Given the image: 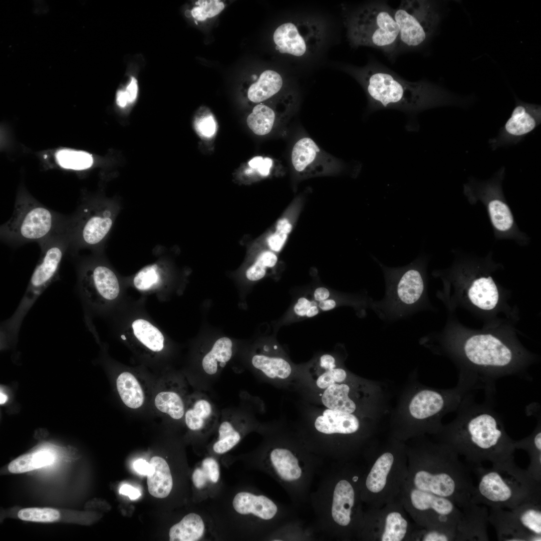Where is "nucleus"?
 <instances>
[{"label": "nucleus", "instance_id": "36", "mask_svg": "<svg viewBox=\"0 0 541 541\" xmlns=\"http://www.w3.org/2000/svg\"><path fill=\"white\" fill-rule=\"evenodd\" d=\"M314 527L306 526L300 519L295 517L284 523L273 531L267 540L308 541L315 538Z\"/></svg>", "mask_w": 541, "mask_h": 541}, {"label": "nucleus", "instance_id": "50", "mask_svg": "<svg viewBox=\"0 0 541 541\" xmlns=\"http://www.w3.org/2000/svg\"><path fill=\"white\" fill-rule=\"evenodd\" d=\"M248 165L261 175L267 176L269 174L270 169L272 167L273 160L268 157L256 156L249 161Z\"/></svg>", "mask_w": 541, "mask_h": 541}, {"label": "nucleus", "instance_id": "14", "mask_svg": "<svg viewBox=\"0 0 541 541\" xmlns=\"http://www.w3.org/2000/svg\"><path fill=\"white\" fill-rule=\"evenodd\" d=\"M115 208L111 202H83L74 215L66 218L63 229L74 253L83 248H95L104 242L113 226Z\"/></svg>", "mask_w": 541, "mask_h": 541}, {"label": "nucleus", "instance_id": "16", "mask_svg": "<svg viewBox=\"0 0 541 541\" xmlns=\"http://www.w3.org/2000/svg\"><path fill=\"white\" fill-rule=\"evenodd\" d=\"M259 404L256 397L242 391L236 405L221 410L213 438L207 445L208 454L218 458L236 447L247 434L256 431L260 425L256 417Z\"/></svg>", "mask_w": 541, "mask_h": 541}, {"label": "nucleus", "instance_id": "40", "mask_svg": "<svg viewBox=\"0 0 541 541\" xmlns=\"http://www.w3.org/2000/svg\"><path fill=\"white\" fill-rule=\"evenodd\" d=\"M56 160L61 167L74 171H82L90 168L94 158L90 153L72 149H62L55 154Z\"/></svg>", "mask_w": 541, "mask_h": 541}, {"label": "nucleus", "instance_id": "59", "mask_svg": "<svg viewBox=\"0 0 541 541\" xmlns=\"http://www.w3.org/2000/svg\"><path fill=\"white\" fill-rule=\"evenodd\" d=\"M0 397H1V398H0L1 404H4L6 402V401L7 400V396L6 395H5L3 393L1 392Z\"/></svg>", "mask_w": 541, "mask_h": 541}, {"label": "nucleus", "instance_id": "17", "mask_svg": "<svg viewBox=\"0 0 541 541\" xmlns=\"http://www.w3.org/2000/svg\"><path fill=\"white\" fill-rule=\"evenodd\" d=\"M407 514L400 496L382 507L367 508L357 540L409 541L416 524Z\"/></svg>", "mask_w": 541, "mask_h": 541}, {"label": "nucleus", "instance_id": "48", "mask_svg": "<svg viewBox=\"0 0 541 541\" xmlns=\"http://www.w3.org/2000/svg\"><path fill=\"white\" fill-rule=\"evenodd\" d=\"M292 228L287 219L283 218L278 221L275 232L267 238V244L272 250L278 252L282 249Z\"/></svg>", "mask_w": 541, "mask_h": 541}, {"label": "nucleus", "instance_id": "52", "mask_svg": "<svg viewBox=\"0 0 541 541\" xmlns=\"http://www.w3.org/2000/svg\"><path fill=\"white\" fill-rule=\"evenodd\" d=\"M337 367L335 357L328 354L322 355L319 361V371L331 369Z\"/></svg>", "mask_w": 541, "mask_h": 541}, {"label": "nucleus", "instance_id": "47", "mask_svg": "<svg viewBox=\"0 0 541 541\" xmlns=\"http://www.w3.org/2000/svg\"><path fill=\"white\" fill-rule=\"evenodd\" d=\"M160 280L158 267L156 264L150 265L141 269L135 275L133 283L140 290H147L157 284Z\"/></svg>", "mask_w": 541, "mask_h": 541}, {"label": "nucleus", "instance_id": "15", "mask_svg": "<svg viewBox=\"0 0 541 541\" xmlns=\"http://www.w3.org/2000/svg\"><path fill=\"white\" fill-rule=\"evenodd\" d=\"M404 509L415 523L426 529L462 532V515L448 498L416 489L405 482L400 494Z\"/></svg>", "mask_w": 541, "mask_h": 541}, {"label": "nucleus", "instance_id": "18", "mask_svg": "<svg viewBox=\"0 0 541 541\" xmlns=\"http://www.w3.org/2000/svg\"><path fill=\"white\" fill-rule=\"evenodd\" d=\"M399 28V46L413 49L421 46L430 37L439 20L433 3L428 1H403L393 10Z\"/></svg>", "mask_w": 541, "mask_h": 541}, {"label": "nucleus", "instance_id": "13", "mask_svg": "<svg viewBox=\"0 0 541 541\" xmlns=\"http://www.w3.org/2000/svg\"><path fill=\"white\" fill-rule=\"evenodd\" d=\"M504 176L505 167H502L487 180L470 178L463 184V194L471 204L479 201L484 205L497 239L513 240L523 245L527 244L528 237L517 226L504 197Z\"/></svg>", "mask_w": 541, "mask_h": 541}, {"label": "nucleus", "instance_id": "57", "mask_svg": "<svg viewBox=\"0 0 541 541\" xmlns=\"http://www.w3.org/2000/svg\"><path fill=\"white\" fill-rule=\"evenodd\" d=\"M337 303L334 300L328 299L327 300L319 302V308L324 311H327L334 309Z\"/></svg>", "mask_w": 541, "mask_h": 541}, {"label": "nucleus", "instance_id": "56", "mask_svg": "<svg viewBox=\"0 0 541 541\" xmlns=\"http://www.w3.org/2000/svg\"><path fill=\"white\" fill-rule=\"evenodd\" d=\"M330 297V292L326 288L319 287L314 292V298L316 301L320 302L328 299Z\"/></svg>", "mask_w": 541, "mask_h": 541}, {"label": "nucleus", "instance_id": "45", "mask_svg": "<svg viewBox=\"0 0 541 541\" xmlns=\"http://www.w3.org/2000/svg\"><path fill=\"white\" fill-rule=\"evenodd\" d=\"M318 374L315 378V384L319 389L323 390L334 384L347 381L349 377V373L345 369L338 367L318 371Z\"/></svg>", "mask_w": 541, "mask_h": 541}, {"label": "nucleus", "instance_id": "3", "mask_svg": "<svg viewBox=\"0 0 541 541\" xmlns=\"http://www.w3.org/2000/svg\"><path fill=\"white\" fill-rule=\"evenodd\" d=\"M456 411L455 419L443 425L435 435L439 442L475 462L489 460L496 464L511 459L514 441L490 402H475L469 394Z\"/></svg>", "mask_w": 541, "mask_h": 541}, {"label": "nucleus", "instance_id": "34", "mask_svg": "<svg viewBox=\"0 0 541 541\" xmlns=\"http://www.w3.org/2000/svg\"><path fill=\"white\" fill-rule=\"evenodd\" d=\"M515 509L516 523L519 525L517 530L521 531L524 537L527 534L529 540H541V511L539 507L530 503Z\"/></svg>", "mask_w": 541, "mask_h": 541}, {"label": "nucleus", "instance_id": "43", "mask_svg": "<svg viewBox=\"0 0 541 541\" xmlns=\"http://www.w3.org/2000/svg\"><path fill=\"white\" fill-rule=\"evenodd\" d=\"M18 517L22 520L36 522H53L60 517L59 511L51 508H26L20 510Z\"/></svg>", "mask_w": 541, "mask_h": 541}, {"label": "nucleus", "instance_id": "23", "mask_svg": "<svg viewBox=\"0 0 541 541\" xmlns=\"http://www.w3.org/2000/svg\"><path fill=\"white\" fill-rule=\"evenodd\" d=\"M233 354L232 340L222 337L216 340L202 356L199 371L192 381L197 390H208L219 377Z\"/></svg>", "mask_w": 541, "mask_h": 541}, {"label": "nucleus", "instance_id": "49", "mask_svg": "<svg viewBox=\"0 0 541 541\" xmlns=\"http://www.w3.org/2000/svg\"><path fill=\"white\" fill-rule=\"evenodd\" d=\"M196 131L204 138H210L215 133L216 124L212 116H205L198 119L195 123Z\"/></svg>", "mask_w": 541, "mask_h": 541}, {"label": "nucleus", "instance_id": "39", "mask_svg": "<svg viewBox=\"0 0 541 541\" xmlns=\"http://www.w3.org/2000/svg\"><path fill=\"white\" fill-rule=\"evenodd\" d=\"M54 458L53 455L46 451L27 454L12 461L8 469L13 473L28 472L51 464Z\"/></svg>", "mask_w": 541, "mask_h": 541}, {"label": "nucleus", "instance_id": "20", "mask_svg": "<svg viewBox=\"0 0 541 541\" xmlns=\"http://www.w3.org/2000/svg\"><path fill=\"white\" fill-rule=\"evenodd\" d=\"M322 33L317 24L308 22H291L279 26L273 35L276 49L281 53L302 57L321 42Z\"/></svg>", "mask_w": 541, "mask_h": 541}, {"label": "nucleus", "instance_id": "29", "mask_svg": "<svg viewBox=\"0 0 541 541\" xmlns=\"http://www.w3.org/2000/svg\"><path fill=\"white\" fill-rule=\"evenodd\" d=\"M347 381L334 384L324 389L321 401L326 408L358 414L360 403L355 397L354 386Z\"/></svg>", "mask_w": 541, "mask_h": 541}, {"label": "nucleus", "instance_id": "33", "mask_svg": "<svg viewBox=\"0 0 541 541\" xmlns=\"http://www.w3.org/2000/svg\"><path fill=\"white\" fill-rule=\"evenodd\" d=\"M323 155L315 142L308 137H303L294 144L291 159L295 169L299 172H304L312 167L322 164Z\"/></svg>", "mask_w": 541, "mask_h": 541}, {"label": "nucleus", "instance_id": "11", "mask_svg": "<svg viewBox=\"0 0 541 541\" xmlns=\"http://www.w3.org/2000/svg\"><path fill=\"white\" fill-rule=\"evenodd\" d=\"M511 460L494 464L479 477L474 496L495 507L516 508L536 501L538 491L530 474L511 465Z\"/></svg>", "mask_w": 541, "mask_h": 541}, {"label": "nucleus", "instance_id": "41", "mask_svg": "<svg viewBox=\"0 0 541 541\" xmlns=\"http://www.w3.org/2000/svg\"><path fill=\"white\" fill-rule=\"evenodd\" d=\"M278 261V257L273 252L264 251L248 267L245 272L246 278L250 281H256L263 278L268 267H274Z\"/></svg>", "mask_w": 541, "mask_h": 541}, {"label": "nucleus", "instance_id": "7", "mask_svg": "<svg viewBox=\"0 0 541 541\" xmlns=\"http://www.w3.org/2000/svg\"><path fill=\"white\" fill-rule=\"evenodd\" d=\"M471 391L459 381L455 387L439 389L424 386L408 390L401 401L390 426V436L406 442L426 434H437L447 413L457 410Z\"/></svg>", "mask_w": 541, "mask_h": 541}, {"label": "nucleus", "instance_id": "1", "mask_svg": "<svg viewBox=\"0 0 541 541\" xmlns=\"http://www.w3.org/2000/svg\"><path fill=\"white\" fill-rule=\"evenodd\" d=\"M256 431L263 441L253 451L239 456L248 467L270 476L285 490L298 507L309 502L314 477L323 459L302 437H294L279 428L260 425Z\"/></svg>", "mask_w": 541, "mask_h": 541}, {"label": "nucleus", "instance_id": "21", "mask_svg": "<svg viewBox=\"0 0 541 541\" xmlns=\"http://www.w3.org/2000/svg\"><path fill=\"white\" fill-rule=\"evenodd\" d=\"M510 117L497 135L489 140L492 150L516 144L541 123V107L517 100Z\"/></svg>", "mask_w": 541, "mask_h": 541}, {"label": "nucleus", "instance_id": "37", "mask_svg": "<svg viewBox=\"0 0 541 541\" xmlns=\"http://www.w3.org/2000/svg\"><path fill=\"white\" fill-rule=\"evenodd\" d=\"M132 327L136 338L144 346L154 352L161 351L164 346V338L161 332L144 319L134 321Z\"/></svg>", "mask_w": 541, "mask_h": 541}, {"label": "nucleus", "instance_id": "31", "mask_svg": "<svg viewBox=\"0 0 541 541\" xmlns=\"http://www.w3.org/2000/svg\"><path fill=\"white\" fill-rule=\"evenodd\" d=\"M149 463L151 469L147 475L149 492L156 498H165L173 487L169 466L164 459L159 456L152 457Z\"/></svg>", "mask_w": 541, "mask_h": 541}, {"label": "nucleus", "instance_id": "27", "mask_svg": "<svg viewBox=\"0 0 541 541\" xmlns=\"http://www.w3.org/2000/svg\"><path fill=\"white\" fill-rule=\"evenodd\" d=\"M169 535L170 541H197L204 539L206 535L216 537L210 515L205 519L194 512L185 515L172 526Z\"/></svg>", "mask_w": 541, "mask_h": 541}, {"label": "nucleus", "instance_id": "55", "mask_svg": "<svg viewBox=\"0 0 541 541\" xmlns=\"http://www.w3.org/2000/svg\"><path fill=\"white\" fill-rule=\"evenodd\" d=\"M133 467L137 472L143 475H147L151 469L150 463L142 458L136 460L133 463Z\"/></svg>", "mask_w": 541, "mask_h": 541}, {"label": "nucleus", "instance_id": "58", "mask_svg": "<svg viewBox=\"0 0 541 541\" xmlns=\"http://www.w3.org/2000/svg\"><path fill=\"white\" fill-rule=\"evenodd\" d=\"M116 103L121 108L125 107L129 103L125 91L119 90L118 91L116 94Z\"/></svg>", "mask_w": 541, "mask_h": 541}, {"label": "nucleus", "instance_id": "32", "mask_svg": "<svg viewBox=\"0 0 541 541\" xmlns=\"http://www.w3.org/2000/svg\"><path fill=\"white\" fill-rule=\"evenodd\" d=\"M468 296L474 305L484 310L493 309L499 299L497 286L490 276H479L473 279L468 290Z\"/></svg>", "mask_w": 541, "mask_h": 541}, {"label": "nucleus", "instance_id": "4", "mask_svg": "<svg viewBox=\"0 0 541 541\" xmlns=\"http://www.w3.org/2000/svg\"><path fill=\"white\" fill-rule=\"evenodd\" d=\"M210 500L208 512L217 538L266 540L296 517L291 509L249 487H236L225 493L222 488Z\"/></svg>", "mask_w": 541, "mask_h": 541}, {"label": "nucleus", "instance_id": "46", "mask_svg": "<svg viewBox=\"0 0 541 541\" xmlns=\"http://www.w3.org/2000/svg\"><path fill=\"white\" fill-rule=\"evenodd\" d=\"M196 7L191 11L193 17L198 21H204L220 13L224 8V4L218 0H199Z\"/></svg>", "mask_w": 541, "mask_h": 541}, {"label": "nucleus", "instance_id": "30", "mask_svg": "<svg viewBox=\"0 0 541 541\" xmlns=\"http://www.w3.org/2000/svg\"><path fill=\"white\" fill-rule=\"evenodd\" d=\"M116 389L123 404L128 408H141L146 400V393L138 377L129 371L121 372L116 380Z\"/></svg>", "mask_w": 541, "mask_h": 541}, {"label": "nucleus", "instance_id": "10", "mask_svg": "<svg viewBox=\"0 0 541 541\" xmlns=\"http://www.w3.org/2000/svg\"><path fill=\"white\" fill-rule=\"evenodd\" d=\"M66 219L22 189L11 217L1 226V239L13 244L34 241L40 244L61 232Z\"/></svg>", "mask_w": 541, "mask_h": 541}, {"label": "nucleus", "instance_id": "44", "mask_svg": "<svg viewBox=\"0 0 541 541\" xmlns=\"http://www.w3.org/2000/svg\"><path fill=\"white\" fill-rule=\"evenodd\" d=\"M516 448H521L527 450L533 458L535 462L541 464V424L540 417L537 418L536 427L532 434L527 438L514 441Z\"/></svg>", "mask_w": 541, "mask_h": 541}, {"label": "nucleus", "instance_id": "6", "mask_svg": "<svg viewBox=\"0 0 541 541\" xmlns=\"http://www.w3.org/2000/svg\"><path fill=\"white\" fill-rule=\"evenodd\" d=\"M351 71L364 88L371 110L394 109L417 113L458 102L436 86L422 81H406L377 63Z\"/></svg>", "mask_w": 541, "mask_h": 541}, {"label": "nucleus", "instance_id": "8", "mask_svg": "<svg viewBox=\"0 0 541 541\" xmlns=\"http://www.w3.org/2000/svg\"><path fill=\"white\" fill-rule=\"evenodd\" d=\"M362 455L363 504L367 508L380 507L399 497L408 474L405 442L389 436L383 443L377 440Z\"/></svg>", "mask_w": 541, "mask_h": 541}, {"label": "nucleus", "instance_id": "19", "mask_svg": "<svg viewBox=\"0 0 541 541\" xmlns=\"http://www.w3.org/2000/svg\"><path fill=\"white\" fill-rule=\"evenodd\" d=\"M39 245L40 259L16 311L20 318L25 317L39 296L57 277L63 256L69 249V241L66 234L61 231Z\"/></svg>", "mask_w": 541, "mask_h": 541}, {"label": "nucleus", "instance_id": "38", "mask_svg": "<svg viewBox=\"0 0 541 541\" xmlns=\"http://www.w3.org/2000/svg\"><path fill=\"white\" fill-rule=\"evenodd\" d=\"M276 116V113L272 108L260 104L253 108L252 112L247 117V123L254 134L264 135L272 130Z\"/></svg>", "mask_w": 541, "mask_h": 541}, {"label": "nucleus", "instance_id": "5", "mask_svg": "<svg viewBox=\"0 0 541 541\" xmlns=\"http://www.w3.org/2000/svg\"><path fill=\"white\" fill-rule=\"evenodd\" d=\"M405 442L408 474L405 483L419 490L468 505L474 493L458 455L446 445L420 436Z\"/></svg>", "mask_w": 541, "mask_h": 541}, {"label": "nucleus", "instance_id": "42", "mask_svg": "<svg viewBox=\"0 0 541 541\" xmlns=\"http://www.w3.org/2000/svg\"><path fill=\"white\" fill-rule=\"evenodd\" d=\"M453 531L439 529H426L417 525L412 532L409 541H448L458 538Z\"/></svg>", "mask_w": 541, "mask_h": 541}, {"label": "nucleus", "instance_id": "9", "mask_svg": "<svg viewBox=\"0 0 541 541\" xmlns=\"http://www.w3.org/2000/svg\"><path fill=\"white\" fill-rule=\"evenodd\" d=\"M385 280V293L373 301L371 308L383 322L391 323L409 318L426 308V265L425 256H420L402 266L390 267L377 258Z\"/></svg>", "mask_w": 541, "mask_h": 541}, {"label": "nucleus", "instance_id": "12", "mask_svg": "<svg viewBox=\"0 0 541 541\" xmlns=\"http://www.w3.org/2000/svg\"><path fill=\"white\" fill-rule=\"evenodd\" d=\"M346 26L354 47H373L389 56L398 49L399 28L393 9L384 2H372L355 10L348 18Z\"/></svg>", "mask_w": 541, "mask_h": 541}, {"label": "nucleus", "instance_id": "26", "mask_svg": "<svg viewBox=\"0 0 541 541\" xmlns=\"http://www.w3.org/2000/svg\"><path fill=\"white\" fill-rule=\"evenodd\" d=\"M251 370L263 379L273 383L285 381L292 375V367L283 357L267 347L252 352L249 359Z\"/></svg>", "mask_w": 541, "mask_h": 541}, {"label": "nucleus", "instance_id": "24", "mask_svg": "<svg viewBox=\"0 0 541 541\" xmlns=\"http://www.w3.org/2000/svg\"><path fill=\"white\" fill-rule=\"evenodd\" d=\"M189 394L184 377H171L157 391L154 406L160 413L173 421L183 423Z\"/></svg>", "mask_w": 541, "mask_h": 541}, {"label": "nucleus", "instance_id": "51", "mask_svg": "<svg viewBox=\"0 0 541 541\" xmlns=\"http://www.w3.org/2000/svg\"><path fill=\"white\" fill-rule=\"evenodd\" d=\"M318 305L315 301H310L305 297L300 298L294 307V311L298 316L307 317L310 309Z\"/></svg>", "mask_w": 541, "mask_h": 541}, {"label": "nucleus", "instance_id": "25", "mask_svg": "<svg viewBox=\"0 0 541 541\" xmlns=\"http://www.w3.org/2000/svg\"><path fill=\"white\" fill-rule=\"evenodd\" d=\"M78 283L83 294L92 290L107 301L115 300L120 292L116 275L103 264L81 266L78 272Z\"/></svg>", "mask_w": 541, "mask_h": 541}, {"label": "nucleus", "instance_id": "28", "mask_svg": "<svg viewBox=\"0 0 541 541\" xmlns=\"http://www.w3.org/2000/svg\"><path fill=\"white\" fill-rule=\"evenodd\" d=\"M191 478L195 488L204 492L207 500L215 497L222 489L218 458L208 454L195 468Z\"/></svg>", "mask_w": 541, "mask_h": 541}, {"label": "nucleus", "instance_id": "22", "mask_svg": "<svg viewBox=\"0 0 541 541\" xmlns=\"http://www.w3.org/2000/svg\"><path fill=\"white\" fill-rule=\"evenodd\" d=\"M220 414V410L208 395L196 390L187 397L183 424L207 442L214 435Z\"/></svg>", "mask_w": 541, "mask_h": 541}, {"label": "nucleus", "instance_id": "2", "mask_svg": "<svg viewBox=\"0 0 541 541\" xmlns=\"http://www.w3.org/2000/svg\"><path fill=\"white\" fill-rule=\"evenodd\" d=\"M309 502L315 516L316 532L339 540H357L364 510L361 498L364 464L333 462Z\"/></svg>", "mask_w": 541, "mask_h": 541}, {"label": "nucleus", "instance_id": "53", "mask_svg": "<svg viewBox=\"0 0 541 541\" xmlns=\"http://www.w3.org/2000/svg\"><path fill=\"white\" fill-rule=\"evenodd\" d=\"M125 91L128 98V103H133L136 100L138 94V85L136 79L133 77L132 78Z\"/></svg>", "mask_w": 541, "mask_h": 541}, {"label": "nucleus", "instance_id": "54", "mask_svg": "<svg viewBox=\"0 0 541 541\" xmlns=\"http://www.w3.org/2000/svg\"><path fill=\"white\" fill-rule=\"evenodd\" d=\"M119 493L128 496L132 500L136 499L141 496L139 489L127 484H123L121 486L119 489Z\"/></svg>", "mask_w": 541, "mask_h": 541}, {"label": "nucleus", "instance_id": "35", "mask_svg": "<svg viewBox=\"0 0 541 541\" xmlns=\"http://www.w3.org/2000/svg\"><path fill=\"white\" fill-rule=\"evenodd\" d=\"M283 84V79L279 73L274 70H265L249 88L248 98L254 103L263 102L278 93Z\"/></svg>", "mask_w": 541, "mask_h": 541}]
</instances>
